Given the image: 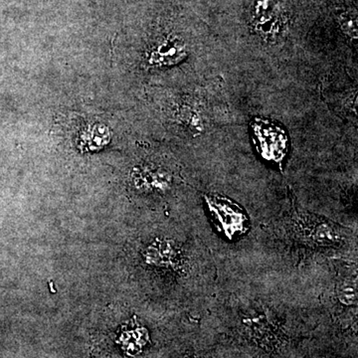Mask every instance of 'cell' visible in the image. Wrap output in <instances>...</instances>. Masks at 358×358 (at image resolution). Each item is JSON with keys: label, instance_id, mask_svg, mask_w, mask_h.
<instances>
[{"label": "cell", "instance_id": "cell-4", "mask_svg": "<svg viewBox=\"0 0 358 358\" xmlns=\"http://www.w3.org/2000/svg\"><path fill=\"white\" fill-rule=\"evenodd\" d=\"M187 56L185 45L178 38H166L148 53V62L155 66L178 64Z\"/></svg>", "mask_w": 358, "mask_h": 358}, {"label": "cell", "instance_id": "cell-2", "mask_svg": "<svg viewBox=\"0 0 358 358\" xmlns=\"http://www.w3.org/2000/svg\"><path fill=\"white\" fill-rule=\"evenodd\" d=\"M204 199L218 230L228 239H234L246 232L248 217L239 205L220 195L205 194Z\"/></svg>", "mask_w": 358, "mask_h": 358}, {"label": "cell", "instance_id": "cell-1", "mask_svg": "<svg viewBox=\"0 0 358 358\" xmlns=\"http://www.w3.org/2000/svg\"><path fill=\"white\" fill-rule=\"evenodd\" d=\"M251 126L254 143L261 157L267 162L281 166L289 148L288 136L285 129L261 117L254 120Z\"/></svg>", "mask_w": 358, "mask_h": 358}, {"label": "cell", "instance_id": "cell-7", "mask_svg": "<svg viewBox=\"0 0 358 358\" xmlns=\"http://www.w3.org/2000/svg\"><path fill=\"white\" fill-rule=\"evenodd\" d=\"M338 298L343 305H355L357 301V275L346 277L338 286Z\"/></svg>", "mask_w": 358, "mask_h": 358}, {"label": "cell", "instance_id": "cell-6", "mask_svg": "<svg viewBox=\"0 0 358 358\" xmlns=\"http://www.w3.org/2000/svg\"><path fill=\"white\" fill-rule=\"evenodd\" d=\"M257 26L264 35H274L279 28V20L273 14L267 1L259 2L257 6Z\"/></svg>", "mask_w": 358, "mask_h": 358}, {"label": "cell", "instance_id": "cell-8", "mask_svg": "<svg viewBox=\"0 0 358 358\" xmlns=\"http://www.w3.org/2000/svg\"><path fill=\"white\" fill-rule=\"evenodd\" d=\"M160 247H162V248L150 249L148 258H150V260L154 261V262L157 264H162V265H166V264H171V262H173V259L176 258V251H174L169 245Z\"/></svg>", "mask_w": 358, "mask_h": 358}, {"label": "cell", "instance_id": "cell-5", "mask_svg": "<svg viewBox=\"0 0 358 358\" xmlns=\"http://www.w3.org/2000/svg\"><path fill=\"white\" fill-rule=\"evenodd\" d=\"M110 138L107 127L101 124H91L80 136V143L85 150H101L109 143Z\"/></svg>", "mask_w": 358, "mask_h": 358}, {"label": "cell", "instance_id": "cell-3", "mask_svg": "<svg viewBox=\"0 0 358 358\" xmlns=\"http://www.w3.org/2000/svg\"><path fill=\"white\" fill-rule=\"evenodd\" d=\"M300 228L303 236L315 244L333 246L338 245L343 240L338 226L322 219H306L301 222Z\"/></svg>", "mask_w": 358, "mask_h": 358}]
</instances>
